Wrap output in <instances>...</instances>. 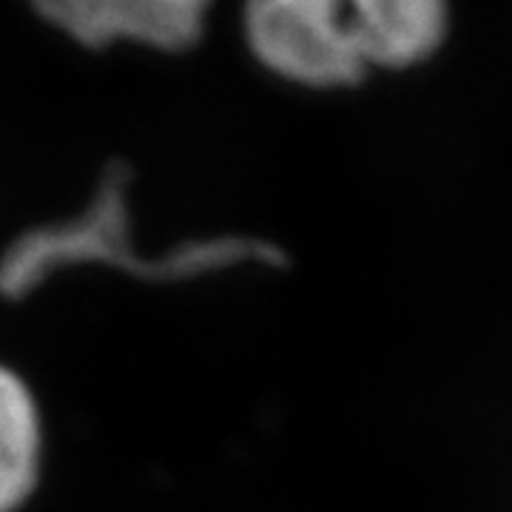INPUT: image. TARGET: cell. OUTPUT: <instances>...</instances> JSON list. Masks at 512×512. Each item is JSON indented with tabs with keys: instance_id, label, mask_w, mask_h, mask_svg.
Returning <instances> with one entry per match:
<instances>
[{
	"instance_id": "6da1fadb",
	"label": "cell",
	"mask_w": 512,
	"mask_h": 512,
	"mask_svg": "<svg viewBox=\"0 0 512 512\" xmlns=\"http://www.w3.org/2000/svg\"><path fill=\"white\" fill-rule=\"evenodd\" d=\"M282 251L254 237H205L177 242L160 254H140L131 214V168L106 165L92 200L69 220L32 225L0 254V296L20 302L69 268H117L123 274L177 282L239 265H279Z\"/></svg>"
},
{
	"instance_id": "7a4b0ae2",
	"label": "cell",
	"mask_w": 512,
	"mask_h": 512,
	"mask_svg": "<svg viewBox=\"0 0 512 512\" xmlns=\"http://www.w3.org/2000/svg\"><path fill=\"white\" fill-rule=\"evenodd\" d=\"M245 40L276 77L308 89H350L367 60L350 0H248Z\"/></svg>"
},
{
	"instance_id": "3957f363",
	"label": "cell",
	"mask_w": 512,
	"mask_h": 512,
	"mask_svg": "<svg viewBox=\"0 0 512 512\" xmlns=\"http://www.w3.org/2000/svg\"><path fill=\"white\" fill-rule=\"evenodd\" d=\"M74 43L111 49L131 43L154 52H188L205 35L211 0H29Z\"/></svg>"
},
{
	"instance_id": "277c9868",
	"label": "cell",
	"mask_w": 512,
	"mask_h": 512,
	"mask_svg": "<svg viewBox=\"0 0 512 512\" xmlns=\"http://www.w3.org/2000/svg\"><path fill=\"white\" fill-rule=\"evenodd\" d=\"M367 69H410L436 55L450 6L447 0H350Z\"/></svg>"
},
{
	"instance_id": "5b68a950",
	"label": "cell",
	"mask_w": 512,
	"mask_h": 512,
	"mask_svg": "<svg viewBox=\"0 0 512 512\" xmlns=\"http://www.w3.org/2000/svg\"><path fill=\"white\" fill-rule=\"evenodd\" d=\"M43 424L29 384L0 365V512L20 510L37 487Z\"/></svg>"
}]
</instances>
